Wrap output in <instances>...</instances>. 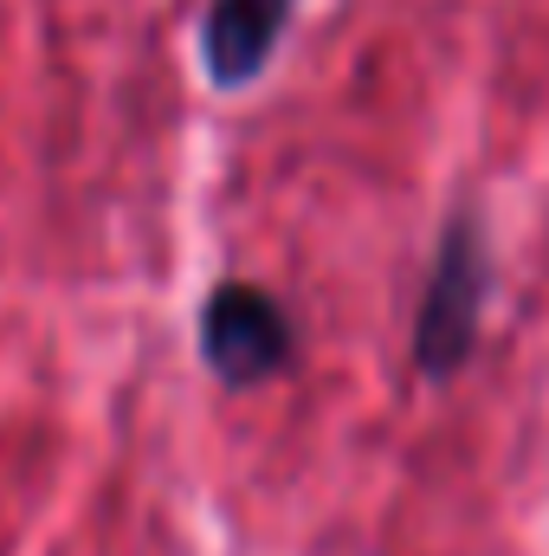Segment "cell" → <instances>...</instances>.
Listing matches in <instances>:
<instances>
[{
  "mask_svg": "<svg viewBox=\"0 0 549 556\" xmlns=\"http://www.w3.org/2000/svg\"><path fill=\"white\" fill-rule=\"evenodd\" d=\"M291 20H297V0H207L201 7V33H194L201 78L220 98L253 91L272 72Z\"/></svg>",
  "mask_w": 549,
  "mask_h": 556,
  "instance_id": "cell-3",
  "label": "cell"
},
{
  "mask_svg": "<svg viewBox=\"0 0 549 556\" xmlns=\"http://www.w3.org/2000/svg\"><path fill=\"white\" fill-rule=\"evenodd\" d=\"M194 356L227 395H253L297 369V317L259 278H214L194 311Z\"/></svg>",
  "mask_w": 549,
  "mask_h": 556,
  "instance_id": "cell-2",
  "label": "cell"
},
{
  "mask_svg": "<svg viewBox=\"0 0 549 556\" xmlns=\"http://www.w3.org/2000/svg\"><path fill=\"white\" fill-rule=\"evenodd\" d=\"M498 291V247H491V214L478 194H459L433 233L426 278L413 298L408 324V369L413 382L446 389L472 369L478 337H485V311Z\"/></svg>",
  "mask_w": 549,
  "mask_h": 556,
  "instance_id": "cell-1",
  "label": "cell"
}]
</instances>
